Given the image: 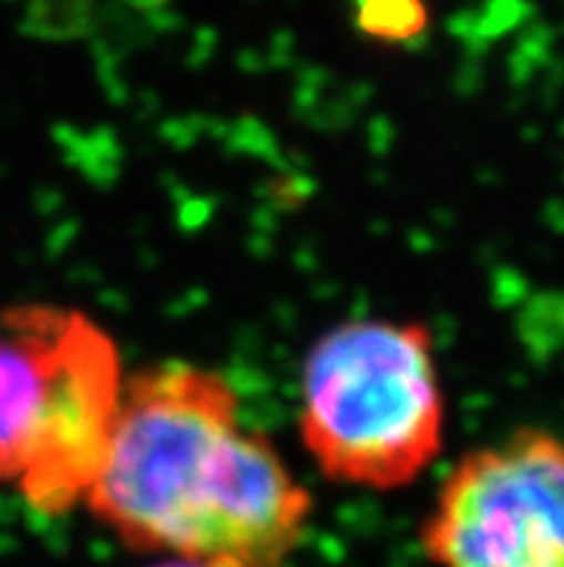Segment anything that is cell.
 I'll return each mask as SVG.
<instances>
[{"mask_svg": "<svg viewBox=\"0 0 564 567\" xmlns=\"http://www.w3.org/2000/svg\"><path fill=\"white\" fill-rule=\"evenodd\" d=\"M435 567H564V439L510 432L461 455L421 525Z\"/></svg>", "mask_w": 564, "mask_h": 567, "instance_id": "3957f363", "label": "cell"}, {"mask_svg": "<svg viewBox=\"0 0 564 567\" xmlns=\"http://www.w3.org/2000/svg\"><path fill=\"white\" fill-rule=\"evenodd\" d=\"M441 374L423 323L358 317L308 349L300 441L335 484L409 487L443 450Z\"/></svg>", "mask_w": 564, "mask_h": 567, "instance_id": "7a4b0ae2", "label": "cell"}, {"mask_svg": "<svg viewBox=\"0 0 564 567\" xmlns=\"http://www.w3.org/2000/svg\"><path fill=\"white\" fill-rule=\"evenodd\" d=\"M153 567H202V565H193V561H182V559H167V561H158Z\"/></svg>", "mask_w": 564, "mask_h": 567, "instance_id": "52a82bcc", "label": "cell"}, {"mask_svg": "<svg viewBox=\"0 0 564 567\" xmlns=\"http://www.w3.org/2000/svg\"><path fill=\"white\" fill-rule=\"evenodd\" d=\"M349 7L360 35L383 47L423 41L432 23L427 0H349Z\"/></svg>", "mask_w": 564, "mask_h": 567, "instance_id": "5b68a950", "label": "cell"}, {"mask_svg": "<svg viewBox=\"0 0 564 567\" xmlns=\"http://www.w3.org/2000/svg\"><path fill=\"white\" fill-rule=\"evenodd\" d=\"M84 504L133 550L202 567H286L315 507L228 378L187 360L124 378Z\"/></svg>", "mask_w": 564, "mask_h": 567, "instance_id": "6da1fadb", "label": "cell"}, {"mask_svg": "<svg viewBox=\"0 0 564 567\" xmlns=\"http://www.w3.org/2000/svg\"><path fill=\"white\" fill-rule=\"evenodd\" d=\"M86 9V0H38V18L47 23H75Z\"/></svg>", "mask_w": 564, "mask_h": 567, "instance_id": "8992f818", "label": "cell"}, {"mask_svg": "<svg viewBox=\"0 0 564 567\" xmlns=\"http://www.w3.org/2000/svg\"><path fill=\"white\" fill-rule=\"evenodd\" d=\"M110 331L55 302L0 306V484H18L79 421Z\"/></svg>", "mask_w": 564, "mask_h": 567, "instance_id": "277c9868", "label": "cell"}]
</instances>
